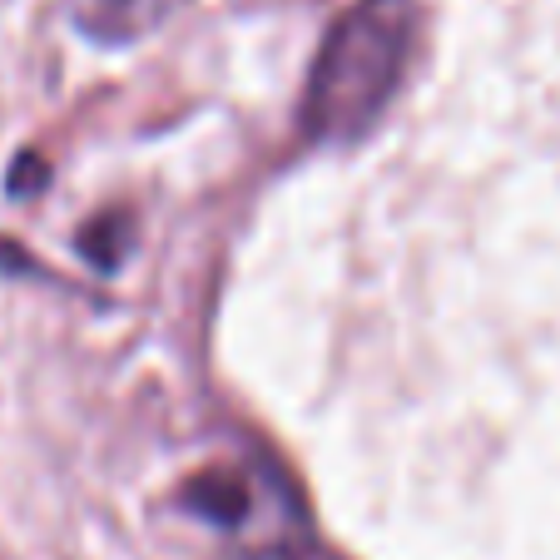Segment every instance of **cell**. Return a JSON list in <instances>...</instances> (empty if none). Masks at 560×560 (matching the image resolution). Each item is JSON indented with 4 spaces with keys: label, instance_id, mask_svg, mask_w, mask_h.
<instances>
[{
    "label": "cell",
    "instance_id": "obj_3",
    "mask_svg": "<svg viewBox=\"0 0 560 560\" xmlns=\"http://www.w3.org/2000/svg\"><path fill=\"white\" fill-rule=\"evenodd\" d=\"M189 0H70L74 25L100 45H129L139 35L159 31Z\"/></svg>",
    "mask_w": 560,
    "mask_h": 560
},
{
    "label": "cell",
    "instance_id": "obj_2",
    "mask_svg": "<svg viewBox=\"0 0 560 560\" xmlns=\"http://www.w3.org/2000/svg\"><path fill=\"white\" fill-rule=\"evenodd\" d=\"M268 491H273V476H258L248 466H209V471H199L184 487V506L194 516H203L209 526L248 536L258 526V511H264Z\"/></svg>",
    "mask_w": 560,
    "mask_h": 560
},
{
    "label": "cell",
    "instance_id": "obj_4",
    "mask_svg": "<svg viewBox=\"0 0 560 560\" xmlns=\"http://www.w3.org/2000/svg\"><path fill=\"white\" fill-rule=\"evenodd\" d=\"M119 244H125V219H119V213H109V219L90 223V229L80 233V248H85V254H95L100 268H115L119 264V254H125Z\"/></svg>",
    "mask_w": 560,
    "mask_h": 560
},
{
    "label": "cell",
    "instance_id": "obj_5",
    "mask_svg": "<svg viewBox=\"0 0 560 560\" xmlns=\"http://www.w3.org/2000/svg\"><path fill=\"white\" fill-rule=\"evenodd\" d=\"M21 164H25V170L11 179V189H15V194H25V189H35V184L50 179V170H40V159H21Z\"/></svg>",
    "mask_w": 560,
    "mask_h": 560
},
{
    "label": "cell",
    "instance_id": "obj_1",
    "mask_svg": "<svg viewBox=\"0 0 560 560\" xmlns=\"http://www.w3.org/2000/svg\"><path fill=\"white\" fill-rule=\"evenodd\" d=\"M417 35L412 0H362L328 31L303 90V135L317 144H348L397 95Z\"/></svg>",
    "mask_w": 560,
    "mask_h": 560
}]
</instances>
